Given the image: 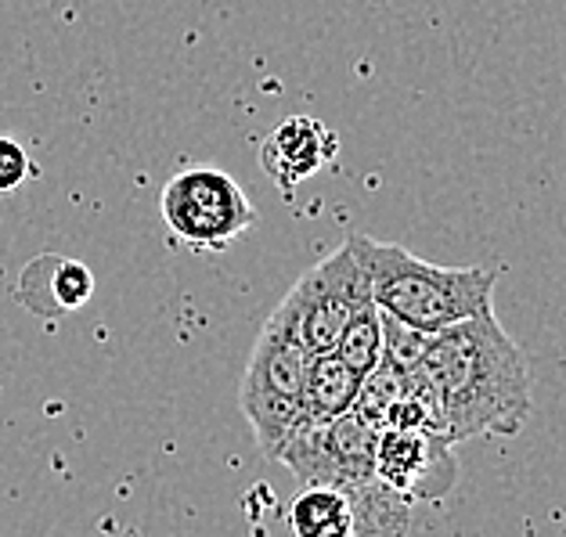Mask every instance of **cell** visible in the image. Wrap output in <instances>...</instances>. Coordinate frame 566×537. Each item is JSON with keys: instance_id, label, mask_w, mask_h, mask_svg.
I'll use <instances>...</instances> for the list:
<instances>
[{"instance_id": "obj_1", "label": "cell", "mask_w": 566, "mask_h": 537, "mask_svg": "<svg viewBox=\"0 0 566 537\" xmlns=\"http://www.w3.org/2000/svg\"><path fill=\"white\" fill-rule=\"evenodd\" d=\"M419 376L433 393L437 433L451 444L520 433L531 419V365L494 310L437 333Z\"/></svg>"}, {"instance_id": "obj_2", "label": "cell", "mask_w": 566, "mask_h": 537, "mask_svg": "<svg viewBox=\"0 0 566 537\" xmlns=\"http://www.w3.org/2000/svg\"><path fill=\"white\" fill-rule=\"evenodd\" d=\"M379 430L350 415L333 422H303L289 436L279 462L300 487H333L350 502L354 537H405L411 527V502L390 491L376 473Z\"/></svg>"}, {"instance_id": "obj_3", "label": "cell", "mask_w": 566, "mask_h": 537, "mask_svg": "<svg viewBox=\"0 0 566 537\" xmlns=\"http://www.w3.org/2000/svg\"><path fill=\"white\" fill-rule=\"evenodd\" d=\"M350 250L361 264L376 307L394 318L422 328V333H444L448 325L491 310L494 274L483 267H440L408 253L397 242H379L368 235H350Z\"/></svg>"}, {"instance_id": "obj_4", "label": "cell", "mask_w": 566, "mask_h": 537, "mask_svg": "<svg viewBox=\"0 0 566 537\" xmlns=\"http://www.w3.org/2000/svg\"><path fill=\"white\" fill-rule=\"evenodd\" d=\"M307 365L311 354L293 339L282 314L274 310L253 343L245 365L239 408L253 425L256 448L264 459L279 462L282 448L303 425V401H307Z\"/></svg>"}, {"instance_id": "obj_5", "label": "cell", "mask_w": 566, "mask_h": 537, "mask_svg": "<svg viewBox=\"0 0 566 537\" xmlns=\"http://www.w3.org/2000/svg\"><path fill=\"white\" fill-rule=\"evenodd\" d=\"M365 303H371L368 278L357 264L350 242H343L336 253L322 256L307 274H300V282L289 288L274 310L282 314L293 339L314 357L333 354L339 347L343 328L350 325V318Z\"/></svg>"}, {"instance_id": "obj_6", "label": "cell", "mask_w": 566, "mask_h": 537, "mask_svg": "<svg viewBox=\"0 0 566 537\" xmlns=\"http://www.w3.org/2000/svg\"><path fill=\"white\" fill-rule=\"evenodd\" d=\"M167 228L191 250H224L253 231L256 210L242 185L220 167H188L174 173L159 196Z\"/></svg>"}, {"instance_id": "obj_7", "label": "cell", "mask_w": 566, "mask_h": 537, "mask_svg": "<svg viewBox=\"0 0 566 537\" xmlns=\"http://www.w3.org/2000/svg\"><path fill=\"white\" fill-rule=\"evenodd\" d=\"M376 473L408 502H437L454 487L451 440L419 425H390L376 440Z\"/></svg>"}, {"instance_id": "obj_8", "label": "cell", "mask_w": 566, "mask_h": 537, "mask_svg": "<svg viewBox=\"0 0 566 537\" xmlns=\"http://www.w3.org/2000/svg\"><path fill=\"white\" fill-rule=\"evenodd\" d=\"M336 156V134L325 130L311 116H289L260 145V167L274 177L285 196H293L300 181H307Z\"/></svg>"}, {"instance_id": "obj_9", "label": "cell", "mask_w": 566, "mask_h": 537, "mask_svg": "<svg viewBox=\"0 0 566 537\" xmlns=\"http://www.w3.org/2000/svg\"><path fill=\"white\" fill-rule=\"evenodd\" d=\"M361 390V376L333 354H314L307 365V401H303V422H333L350 415L354 397Z\"/></svg>"}, {"instance_id": "obj_10", "label": "cell", "mask_w": 566, "mask_h": 537, "mask_svg": "<svg viewBox=\"0 0 566 537\" xmlns=\"http://www.w3.org/2000/svg\"><path fill=\"white\" fill-rule=\"evenodd\" d=\"M293 537H354L350 502L333 487H303L289 505Z\"/></svg>"}, {"instance_id": "obj_11", "label": "cell", "mask_w": 566, "mask_h": 537, "mask_svg": "<svg viewBox=\"0 0 566 537\" xmlns=\"http://www.w3.org/2000/svg\"><path fill=\"white\" fill-rule=\"evenodd\" d=\"M408 397V371L390 365L382 357V361L368 371V376H361V390H357L354 397V415L368 422L371 430H390L400 404H405Z\"/></svg>"}, {"instance_id": "obj_12", "label": "cell", "mask_w": 566, "mask_h": 537, "mask_svg": "<svg viewBox=\"0 0 566 537\" xmlns=\"http://www.w3.org/2000/svg\"><path fill=\"white\" fill-rule=\"evenodd\" d=\"M48 282V299L40 303V314L51 307L48 314H69L80 310L94 293V274L80 264V260H65V256H40L33 264Z\"/></svg>"}, {"instance_id": "obj_13", "label": "cell", "mask_w": 566, "mask_h": 537, "mask_svg": "<svg viewBox=\"0 0 566 537\" xmlns=\"http://www.w3.org/2000/svg\"><path fill=\"white\" fill-rule=\"evenodd\" d=\"M336 354L357 371V376H368V371L382 361V322H379L376 299L365 303V307L350 318V325L343 328Z\"/></svg>"}, {"instance_id": "obj_14", "label": "cell", "mask_w": 566, "mask_h": 537, "mask_svg": "<svg viewBox=\"0 0 566 537\" xmlns=\"http://www.w3.org/2000/svg\"><path fill=\"white\" fill-rule=\"evenodd\" d=\"M379 322H382V357L386 361L405 368V371L419 368L433 347V336L422 333L416 325L394 318V314H386V310H379Z\"/></svg>"}, {"instance_id": "obj_15", "label": "cell", "mask_w": 566, "mask_h": 537, "mask_svg": "<svg viewBox=\"0 0 566 537\" xmlns=\"http://www.w3.org/2000/svg\"><path fill=\"white\" fill-rule=\"evenodd\" d=\"M33 173V162H30V151H25L15 137H4L0 134V196L15 191L25 185V177Z\"/></svg>"}]
</instances>
